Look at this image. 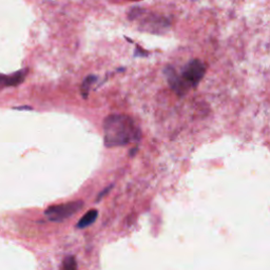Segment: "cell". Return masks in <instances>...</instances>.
I'll use <instances>...</instances> for the list:
<instances>
[{"label": "cell", "instance_id": "obj_1", "mask_svg": "<svg viewBox=\"0 0 270 270\" xmlns=\"http://www.w3.org/2000/svg\"><path fill=\"white\" fill-rule=\"evenodd\" d=\"M105 145L109 148L125 146L140 139V131L134 121L125 114H111L104 122Z\"/></svg>", "mask_w": 270, "mask_h": 270}, {"label": "cell", "instance_id": "obj_2", "mask_svg": "<svg viewBox=\"0 0 270 270\" xmlns=\"http://www.w3.org/2000/svg\"><path fill=\"white\" fill-rule=\"evenodd\" d=\"M164 73L170 88L180 96H182L201 83L206 73V66L203 61L193 59L187 63L180 75L172 67H167Z\"/></svg>", "mask_w": 270, "mask_h": 270}, {"label": "cell", "instance_id": "obj_3", "mask_svg": "<svg viewBox=\"0 0 270 270\" xmlns=\"http://www.w3.org/2000/svg\"><path fill=\"white\" fill-rule=\"evenodd\" d=\"M84 207L83 201H74L65 204L53 205L45 211V217L51 222H62L71 217H73Z\"/></svg>", "mask_w": 270, "mask_h": 270}, {"label": "cell", "instance_id": "obj_4", "mask_svg": "<svg viewBox=\"0 0 270 270\" xmlns=\"http://www.w3.org/2000/svg\"><path fill=\"white\" fill-rule=\"evenodd\" d=\"M27 71H18L14 74L11 75H2L0 74V86L3 87H12V86H18L25 81Z\"/></svg>", "mask_w": 270, "mask_h": 270}, {"label": "cell", "instance_id": "obj_5", "mask_svg": "<svg viewBox=\"0 0 270 270\" xmlns=\"http://www.w3.org/2000/svg\"><path fill=\"white\" fill-rule=\"evenodd\" d=\"M97 217H98V211L97 210H95V209L89 210L81 220H79V222L76 225V228H78V229L88 228L93 223H95V221L97 220Z\"/></svg>", "mask_w": 270, "mask_h": 270}, {"label": "cell", "instance_id": "obj_6", "mask_svg": "<svg viewBox=\"0 0 270 270\" xmlns=\"http://www.w3.org/2000/svg\"><path fill=\"white\" fill-rule=\"evenodd\" d=\"M96 79L97 77L95 76V75H89V76H87L85 79H84V82L82 84V87H81V92L83 94V97L84 98H87L88 97V95H89V92H90V89H91V86L96 82Z\"/></svg>", "mask_w": 270, "mask_h": 270}, {"label": "cell", "instance_id": "obj_7", "mask_svg": "<svg viewBox=\"0 0 270 270\" xmlns=\"http://www.w3.org/2000/svg\"><path fill=\"white\" fill-rule=\"evenodd\" d=\"M62 268L66 270H75L77 269V262L73 256L67 257L62 262Z\"/></svg>", "mask_w": 270, "mask_h": 270}, {"label": "cell", "instance_id": "obj_8", "mask_svg": "<svg viewBox=\"0 0 270 270\" xmlns=\"http://www.w3.org/2000/svg\"><path fill=\"white\" fill-rule=\"evenodd\" d=\"M112 185H111L110 187H108V188H106L105 190H104V191H102V192H100L99 194H98V196H97V198H96V202L98 203L100 200H101V198H104L105 196H106V194L109 192V191H111V189H112Z\"/></svg>", "mask_w": 270, "mask_h": 270}]
</instances>
